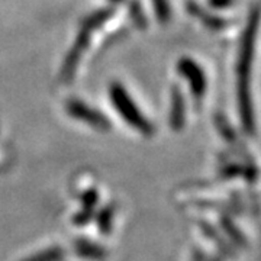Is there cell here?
I'll list each match as a JSON object with an SVG mask.
<instances>
[{
	"mask_svg": "<svg viewBox=\"0 0 261 261\" xmlns=\"http://www.w3.org/2000/svg\"><path fill=\"white\" fill-rule=\"evenodd\" d=\"M254 44H255V28L250 25L243 38L241 53L238 60V87H240V99H241V113L244 123L252 126L251 103L248 99V79L251 77V64L254 57Z\"/></svg>",
	"mask_w": 261,
	"mask_h": 261,
	"instance_id": "1",
	"label": "cell"
},
{
	"mask_svg": "<svg viewBox=\"0 0 261 261\" xmlns=\"http://www.w3.org/2000/svg\"><path fill=\"white\" fill-rule=\"evenodd\" d=\"M112 15V12L109 9L99 10V12H94L92 16H89L87 20L83 23V27L80 29L79 35H77V39H75L74 47L71 48L68 57L65 58L64 67H63V77L64 79H70L73 73H74L75 67H77V63L80 60V57L83 54V51L86 49V47L89 45V41H90V35L93 32V29L99 25H102L103 22L106 19L109 18Z\"/></svg>",
	"mask_w": 261,
	"mask_h": 261,
	"instance_id": "2",
	"label": "cell"
},
{
	"mask_svg": "<svg viewBox=\"0 0 261 261\" xmlns=\"http://www.w3.org/2000/svg\"><path fill=\"white\" fill-rule=\"evenodd\" d=\"M109 96H111L115 109L129 125L137 128L144 135H149L152 132L149 122L141 115L138 106L130 99V96L123 89V86L119 83H113L109 89Z\"/></svg>",
	"mask_w": 261,
	"mask_h": 261,
	"instance_id": "3",
	"label": "cell"
},
{
	"mask_svg": "<svg viewBox=\"0 0 261 261\" xmlns=\"http://www.w3.org/2000/svg\"><path fill=\"white\" fill-rule=\"evenodd\" d=\"M177 67L178 71L183 74V77L190 84V89H192L193 94H195L196 97H200L206 90V79L202 68L196 64L195 61H192L189 58L180 60Z\"/></svg>",
	"mask_w": 261,
	"mask_h": 261,
	"instance_id": "4",
	"label": "cell"
},
{
	"mask_svg": "<svg viewBox=\"0 0 261 261\" xmlns=\"http://www.w3.org/2000/svg\"><path fill=\"white\" fill-rule=\"evenodd\" d=\"M67 112L77 119H82L86 123L92 125L94 128H103V129L109 128V123L102 113L96 112L93 108L87 106L86 103L80 102L77 99L67 103Z\"/></svg>",
	"mask_w": 261,
	"mask_h": 261,
	"instance_id": "5",
	"label": "cell"
},
{
	"mask_svg": "<svg viewBox=\"0 0 261 261\" xmlns=\"http://www.w3.org/2000/svg\"><path fill=\"white\" fill-rule=\"evenodd\" d=\"M183 115H185V106H183L181 94L174 92L173 93V105H171V115H170V119H171V123H173L174 128H177V126L181 125Z\"/></svg>",
	"mask_w": 261,
	"mask_h": 261,
	"instance_id": "6",
	"label": "cell"
},
{
	"mask_svg": "<svg viewBox=\"0 0 261 261\" xmlns=\"http://www.w3.org/2000/svg\"><path fill=\"white\" fill-rule=\"evenodd\" d=\"M154 10L161 22H167L170 19V5L168 0H152Z\"/></svg>",
	"mask_w": 261,
	"mask_h": 261,
	"instance_id": "7",
	"label": "cell"
},
{
	"mask_svg": "<svg viewBox=\"0 0 261 261\" xmlns=\"http://www.w3.org/2000/svg\"><path fill=\"white\" fill-rule=\"evenodd\" d=\"M209 2H211V5H212L214 8L215 6H216V8H225V6L228 8V6L232 3V0H209Z\"/></svg>",
	"mask_w": 261,
	"mask_h": 261,
	"instance_id": "8",
	"label": "cell"
},
{
	"mask_svg": "<svg viewBox=\"0 0 261 261\" xmlns=\"http://www.w3.org/2000/svg\"><path fill=\"white\" fill-rule=\"evenodd\" d=\"M112 2H121V0H112Z\"/></svg>",
	"mask_w": 261,
	"mask_h": 261,
	"instance_id": "9",
	"label": "cell"
}]
</instances>
